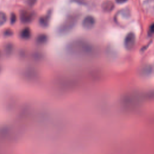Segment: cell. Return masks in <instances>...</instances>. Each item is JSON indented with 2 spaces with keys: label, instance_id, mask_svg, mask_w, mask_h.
I'll return each mask as SVG.
<instances>
[{
  "label": "cell",
  "instance_id": "7a4b0ae2",
  "mask_svg": "<svg viewBox=\"0 0 154 154\" xmlns=\"http://www.w3.org/2000/svg\"><path fill=\"white\" fill-rule=\"evenodd\" d=\"M78 21V15L73 14L69 15L64 19V21L57 28V33L59 36H64L69 33Z\"/></svg>",
  "mask_w": 154,
  "mask_h": 154
},
{
  "label": "cell",
  "instance_id": "e0dca14e",
  "mask_svg": "<svg viewBox=\"0 0 154 154\" xmlns=\"http://www.w3.org/2000/svg\"><path fill=\"white\" fill-rule=\"evenodd\" d=\"M149 32V33H150L151 34H154V23H153V24L150 26Z\"/></svg>",
  "mask_w": 154,
  "mask_h": 154
},
{
  "label": "cell",
  "instance_id": "5bb4252c",
  "mask_svg": "<svg viewBox=\"0 0 154 154\" xmlns=\"http://www.w3.org/2000/svg\"><path fill=\"white\" fill-rule=\"evenodd\" d=\"M13 35V32L10 28H7L3 32V36L5 37H12Z\"/></svg>",
  "mask_w": 154,
  "mask_h": 154
},
{
  "label": "cell",
  "instance_id": "3957f363",
  "mask_svg": "<svg viewBox=\"0 0 154 154\" xmlns=\"http://www.w3.org/2000/svg\"><path fill=\"white\" fill-rule=\"evenodd\" d=\"M36 16V13L33 11L28 10H22L19 13V18L21 23L24 24H30Z\"/></svg>",
  "mask_w": 154,
  "mask_h": 154
},
{
  "label": "cell",
  "instance_id": "ffe728a7",
  "mask_svg": "<svg viewBox=\"0 0 154 154\" xmlns=\"http://www.w3.org/2000/svg\"><path fill=\"white\" fill-rule=\"evenodd\" d=\"M0 72H1V67H0Z\"/></svg>",
  "mask_w": 154,
  "mask_h": 154
},
{
  "label": "cell",
  "instance_id": "6da1fadb",
  "mask_svg": "<svg viewBox=\"0 0 154 154\" xmlns=\"http://www.w3.org/2000/svg\"><path fill=\"white\" fill-rule=\"evenodd\" d=\"M66 50L70 55L78 57H89L94 52V48L89 42L83 39H76L67 45Z\"/></svg>",
  "mask_w": 154,
  "mask_h": 154
},
{
  "label": "cell",
  "instance_id": "5b68a950",
  "mask_svg": "<svg viewBox=\"0 0 154 154\" xmlns=\"http://www.w3.org/2000/svg\"><path fill=\"white\" fill-rule=\"evenodd\" d=\"M52 10L50 9L46 13V14L44 16H42L40 17L39 19H38V24L39 25L43 28H48V26L50 25V21L52 16Z\"/></svg>",
  "mask_w": 154,
  "mask_h": 154
},
{
  "label": "cell",
  "instance_id": "7c38bea8",
  "mask_svg": "<svg viewBox=\"0 0 154 154\" xmlns=\"http://www.w3.org/2000/svg\"><path fill=\"white\" fill-rule=\"evenodd\" d=\"M152 72V68L150 65H146L143 67L141 70V74L143 76L149 75Z\"/></svg>",
  "mask_w": 154,
  "mask_h": 154
},
{
  "label": "cell",
  "instance_id": "2e32d148",
  "mask_svg": "<svg viewBox=\"0 0 154 154\" xmlns=\"http://www.w3.org/2000/svg\"><path fill=\"white\" fill-rule=\"evenodd\" d=\"M37 2V0H25V3L28 6L32 7L34 6Z\"/></svg>",
  "mask_w": 154,
  "mask_h": 154
},
{
  "label": "cell",
  "instance_id": "ba28073f",
  "mask_svg": "<svg viewBox=\"0 0 154 154\" xmlns=\"http://www.w3.org/2000/svg\"><path fill=\"white\" fill-rule=\"evenodd\" d=\"M19 36L24 40L30 39L32 37V31L29 27H25L21 31Z\"/></svg>",
  "mask_w": 154,
  "mask_h": 154
},
{
  "label": "cell",
  "instance_id": "ac0fdd59",
  "mask_svg": "<svg viewBox=\"0 0 154 154\" xmlns=\"http://www.w3.org/2000/svg\"><path fill=\"white\" fill-rule=\"evenodd\" d=\"M115 1L118 4H122L125 3L127 1H128V0H115Z\"/></svg>",
  "mask_w": 154,
  "mask_h": 154
},
{
  "label": "cell",
  "instance_id": "8992f818",
  "mask_svg": "<svg viewBox=\"0 0 154 154\" xmlns=\"http://www.w3.org/2000/svg\"><path fill=\"white\" fill-rule=\"evenodd\" d=\"M95 23V18L93 16L88 15L84 18L82 22V26L85 30H91L94 27Z\"/></svg>",
  "mask_w": 154,
  "mask_h": 154
},
{
  "label": "cell",
  "instance_id": "30bf717a",
  "mask_svg": "<svg viewBox=\"0 0 154 154\" xmlns=\"http://www.w3.org/2000/svg\"><path fill=\"white\" fill-rule=\"evenodd\" d=\"M37 71L33 69V68H29L25 71V76L26 78L30 80H34L37 78Z\"/></svg>",
  "mask_w": 154,
  "mask_h": 154
},
{
  "label": "cell",
  "instance_id": "9c48e42d",
  "mask_svg": "<svg viewBox=\"0 0 154 154\" xmlns=\"http://www.w3.org/2000/svg\"><path fill=\"white\" fill-rule=\"evenodd\" d=\"M48 41V36L47 34L42 33L37 36L36 39V42L38 45H44Z\"/></svg>",
  "mask_w": 154,
  "mask_h": 154
},
{
  "label": "cell",
  "instance_id": "277c9868",
  "mask_svg": "<svg viewBox=\"0 0 154 154\" xmlns=\"http://www.w3.org/2000/svg\"><path fill=\"white\" fill-rule=\"evenodd\" d=\"M136 42V36L133 32L128 33L124 39V47L127 51L132 50Z\"/></svg>",
  "mask_w": 154,
  "mask_h": 154
},
{
  "label": "cell",
  "instance_id": "9a60e30c",
  "mask_svg": "<svg viewBox=\"0 0 154 154\" xmlns=\"http://www.w3.org/2000/svg\"><path fill=\"white\" fill-rule=\"evenodd\" d=\"M16 21H17L16 15L15 13H12L10 15V24L12 25H13L16 23Z\"/></svg>",
  "mask_w": 154,
  "mask_h": 154
},
{
  "label": "cell",
  "instance_id": "d6986e66",
  "mask_svg": "<svg viewBox=\"0 0 154 154\" xmlns=\"http://www.w3.org/2000/svg\"><path fill=\"white\" fill-rule=\"evenodd\" d=\"M0 57H1V51H0Z\"/></svg>",
  "mask_w": 154,
  "mask_h": 154
},
{
  "label": "cell",
  "instance_id": "4fadbf2b",
  "mask_svg": "<svg viewBox=\"0 0 154 154\" xmlns=\"http://www.w3.org/2000/svg\"><path fill=\"white\" fill-rule=\"evenodd\" d=\"M7 20V18L6 14L3 12H0V27L3 26L6 24Z\"/></svg>",
  "mask_w": 154,
  "mask_h": 154
},
{
  "label": "cell",
  "instance_id": "52a82bcc",
  "mask_svg": "<svg viewBox=\"0 0 154 154\" xmlns=\"http://www.w3.org/2000/svg\"><path fill=\"white\" fill-rule=\"evenodd\" d=\"M114 4L113 1H110V0H106L102 2L101 4V7L102 10L105 12L110 13L111 12L114 8Z\"/></svg>",
  "mask_w": 154,
  "mask_h": 154
},
{
  "label": "cell",
  "instance_id": "8fae6325",
  "mask_svg": "<svg viewBox=\"0 0 154 154\" xmlns=\"http://www.w3.org/2000/svg\"><path fill=\"white\" fill-rule=\"evenodd\" d=\"M14 51V45L12 43H8L5 45L4 52L7 57L12 55Z\"/></svg>",
  "mask_w": 154,
  "mask_h": 154
}]
</instances>
